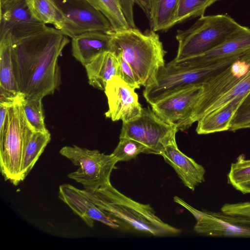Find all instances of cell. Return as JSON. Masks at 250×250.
Wrapping results in <instances>:
<instances>
[{"mask_svg":"<svg viewBox=\"0 0 250 250\" xmlns=\"http://www.w3.org/2000/svg\"><path fill=\"white\" fill-rule=\"evenodd\" d=\"M0 35L9 32L14 27L20 25L37 21L31 14L24 0L0 14ZM39 22V21H38Z\"/></svg>","mask_w":250,"mask_h":250,"instance_id":"obj_25","label":"cell"},{"mask_svg":"<svg viewBox=\"0 0 250 250\" xmlns=\"http://www.w3.org/2000/svg\"><path fill=\"white\" fill-rule=\"evenodd\" d=\"M250 48V29L242 27L226 41L210 50L195 57L168 64L181 68L208 66Z\"/></svg>","mask_w":250,"mask_h":250,"instance_id":"obj_14","label":"cell"},{"mask_svg":"<svg viewBox=\"0 0 250 250\" xmlns=\"http://www.w3.org/2000/svg\"><path fill=\"white\" fill-rule=\"evenodd\" d=\"M56 2L65 17L60 30L67 37L73 38L87 32L108 33L113 30L107 19L86 0H63Z\"/></svg>","mask_w":250,"mask_h":250,"instance_id":"obj_11","label":"cell"},{"mask_svg":"<svg viewBox=\"0 0 250 250\" xmlns=\"http://www.w3.org/2000/svg\"><path fill=\"white\" fill-rule=\"evenodd\" d=\"M107 34L111 36L110 51L131 66L141 86L154 84L159 70L166 64V51L158 34L152 30L142 32L136 27Z\"/></svg>","mask_w":250,"mask_h":250,"instance_id":"obj_2","label":"cell"},{"mask_svg":"<svg viewBox=\"0 0 250 250\" xmlns=\"http://www.w3.org/2000/svg\"><path fill=\"white\" fill-rule=\"evenodd\" d=\"M51 140L49 132L34 130L25 145L22 159L21 174L22 181L34 166Z\"/></svg>","mask_w":250,"mask_h":250,"instance_id":"obj_23","label":"cell"},{"mask_svg":"<svg viewBox=\"0 0 250 250\" xmlns=\"http://www.w3.org/2000/svg\"><path fill=\"white\" fill-rule=\"evenodd\" d=\"M161 155L173 168L185 186L190 190L194 191L205 181V168L181 151L176 140L168 144Z\"/></svg>","mask_w":250,"mask_h":250,"instance_id":"obj_16","label":"cell"},{"mask_svg":"<svg viewBox=\"0 0 250 250\" xmlns=\"http://www.w3.org/2000/svg\"><path fill=\"white\" fill-rule=\"evenodd\" d=\"M228 183L242 193L250 194V159L239 155L232 163L227 175Z\"/></svg>","mask_w":250,"mask_h":250,"instance_id":"obj_24","label":"cell"},{"mask_svg":"<svg viewBox=\"0 0 250 250\" xmlns=\"http://www.w3.org/2000/svg\"><path fill=\"white\" fill-rule=\"evenodd\" d=\"M134 2L142 9L147 17L148 18L149 15V0H134Z\"/></svg>","mask_w":250,"mask_h":250,"instance_id":"obj_35","label":"cell"},{"mask_svg":"<svg viewBox=\"0 0 250 250\" xmlns=\"http://www.w3.org/2000/svg\"><path fill=\"white\" fill-rule=\"evenodd\" d=\"M84 67L89 84L101 90H104L107 82L111 78L120 76L118 58L110 51L100 54Z\"/></svg>","mask_w":250,"mask_h":250,"instance_id":"obj_18","label":"cell"},{"mask_svg":"<svg viewBox=\"0 0 250 250\" xmlns=\"http://www.w3.org/2000/svg\"><path fill=\"white\" fill-rule=\"evenodd\" d=\"M72 39V55L84 66L100 54L110 50L111 36L104 32H87Z\"/></svg>","mask_w":250,"mask_h":250,"instance_id":"obj_17","label":"cell"},{"mask_svg":"<svg viewBox=\"0 0 250 250\" xmlns=\"http://www.w3.org/2000/svg\"><path fill=\"white\" fill-rule=\"evenodd\" d=\"M58 196L89 227H94V221L113 229L120 227V221L100 208L85 194L83 190L63 184L59 187Z\"/></svg>","mask_w":250,"mask_h":250,"instance_id":"obj_15","label":"cell"},{"mask_svg":"<svg viewBox=\"0 0 250 250\" xmlns=\"http://www.w3.org/2000/svg\"><path fill=\"white\" fill-rule=\"evenodd\" d=\"M24 0H0V14Z\"/></svg>","mask_w":250,"mask_h":250,"instance_id":"obj_34","label":"cell"},{"mask_svg":"<svg viewBox=\"0 0 250 250\" xmlns=\"http://www.w3.org/2000/svg\"><path fill=\"white\" fill-rule=\"evenodd\" d=\"M219 0H179L174 25L186 20L204 15L206 9Z\"/></svg>","mask_w":250,"mask_h":250,"instance_id":"obj_27","label":"cell"},{"mask_svg":"<svg viewBox=\"0 0 250 250\" xmlns=\"http://www.w3.org/2000/svg\"><path fill=\"white\" fill-rule=\"evenodd\" d=\"M242 53L204 67L181 68L167 63L159 70L156 83L145 87L143 96L152 105L177 91L194 85H202L229 65Z\"/></svg>","mask_w":250,"mask_h":250,"instance_id":"obj_6","label":"cell"},{"mask_svg":"<svg viewBox=\"0 0 250 250\" xmlns=\"http://www.w3.org/2000/svg\"><path fill=\"white\" fill-rule=\"evenodd\" d=\"M109 21L114 31L129 27L118 0H86Z\"/></svg>","mask_w":250,"mask_h":250,"instance_id":"obj_26","label":"cell"},{"mask_svg":"<svg viewBox=\"0 0 250 250\" xmlns=\"http://www.w3.org/2000/svg\"><path fill=\"white\" fill-rule=\"evenodd\" d=\"M174 201L186 208L195 217V231L198 234L218 237L250 238V220L224 213L199 210L175 196Z\"/></svg>","mask_w":250,"mask_h":250,"instance_id":"obj_10","label":"cell"},{"mask_svg":"<svg viewBox=\"0 0 250 250\" xmlns=\"http://www.w3.org/2000/svg\"><path fill=\"white\" fill-rule=\"evenodd\" d=\"M244 98H237L203 116L198 121L197 133L208 134L229 130L231 120Z\"/></svg>","mask_w":250,"mask_h":250,"instance_id":"obj_19","label":"cell"},{"mask_svg":"<svg viewBox=\"0 0 250 250\" xmlns=\"http://www.w3.org/2000/svg\"><path fill=\"white\" fill-rule=\"evenodd\" d=\"M242 27L226 15L203 16L189 28L177 32L178 62L204 54L216 47Z\"/></svg>","mask_w":250,"mask_h":250,"instance_id":"obj_4","label":"cell"},{"mask_svg":"<svg viewBox=\"0 0 250 250\" xmlns=\"http://www.w3.org/2000/svg\"><path fill=\"white\" fill-rule=\"evenodd\" d=\"M0 90L16 95L22 94L19 92L14 75L10 33L0 37Z\"/></svg>","mask_w":250,"mask_h":250,"instance_id":"obj_20","label":"cell"},{"mask_svg":"<svg viewBox=\"0 0 250 250\" xmlns=\"http://www.w3.org/2000/svg\"><path fill=\"white\" fill-rule=\"evenodd\" d=\"M21 101L8 107L4 126L0 129L1 173L5 180L15 186L22 181L23 153L27 141L34 131L26 118Z\"/></svg>","mask_w":250,"mask_h":250,"instance_id":"obj_5","label":"cell"},{"mask_svg":"<svg viewBox=\"0 0 250 250\" xmlns=\"http://www.w3.org/2000/svg\"><path fill=\"white\" fill-rule=\"evenodd\" d=\"M179 130L160 117L150 107L143 108L140 115L123 122L119 138L132 139L144 145L146 154L161 155L166 146L175 140Z\"/></svg>","mask_w":250,"mask_h":250,"instance_id":"obj_9","label":"cell"},{"mask_svg":"<svg viewBox=\"0 0 250 250\" xmlns=\"http://www.w3.org/2000/svg\"><path fill=\"white\" fill-rule=\"evenodd\" d=\"M179 0H149L151 30H166L174 25Z\"/></svg>","mask_w":250,"mask_h":250,"instance_id":"obj_21","label":"cell"},{"mask_svg":"<svg viewBox=\"0 0 250 250\" xmlns=\"http://www.w3.org/2000/svg\"><path fill=\"white\" fill-rule=\"evenodd\" d=\"M9 33L19 92L32 99L53 94L61 84L58 59L69 42L67 36L38 21L16 26Z\"/></svg>","mask_w":250,"mask_h":250,"instance_id":"obj_1","label":"cell"},{"mask_svg":"<svg viewBox=\"0 0 250 250\" xmlns=\"http://www.w3.org/2000/svg\"><path fill=\"white\" fill-rule=\"evenodd\" d=\"M21 104L26 118L34 130L48 132L44 124L42 99L24 98L21 101Z\"/></svg>","mask_w":250,"mask_h":250,"instance_id":"obj_28","label":"cell"},{"mask_svg":"<svg viewBox=\"0 0 250 250\" xmlns=\"http://www.w3.org/2000/svg\"><path fill=\"white\" fill-rule=\"evenodd\" d=\"M250 128V91L238 106L230 125L229 131Z\"/></svg>","mask_w":250,"mask_h":250,"instance_id":"obj_30","label":"cell"},{"mask_svg":"<svg viewBox=\"0 0 250 250\" xmlns=\"http://www.w3.org/2000/svg\"><path fill=\"white\" fill-rule=\"evenodd\" d=\"M119 142L112 155L119 161H128L141 153H146V147L139 142L128 138H119Z\"/></svg>","mask_w":250,"mask_h":250,"instance_id":"obj_29","label":"cell"},{"mask_svg":"<svg viewBox=\"0 0 250 250\" xmlns=\"http://www.w3.org/2000/svg\"><path fill=\"white\" fill-rule=\"evenodd\" d=\"M60 153L78 169L68 177L81 184L85 190H92L104 188L110 183V175L118 162L111 154L101 153L97 149L89 150L75 145L65 146Z\"/></svg>","mask_w":250,"mask_h":250,"instance_id":"obj_7","label":"cell"},{"mask_svg":"<svg viewBox=\"0 0 250 250\" xmlns=\"http://www.w3.org/2000/svg\"><path fill=\"white\" fill-rule=\"evenodd\" d=\"M135 90L119 76H115L109 80L104 90L108 105L106 118L114 122H126L139 116L143 107Z\"/></svg>","mask_w":250,"mask_h":250,"instance_id":"obj_13","label":"cell"},{"mask_svg":"<svg viewBox=\"0 0 250 250\" xmlns=\"http://www.w3.org/2000/svg\"><path fill=\"white\" fill-rule=\"evenodd\" d=\"M203 92L202 85H196L177 91L151 105L163 120L182 130L191 117Z\"/></svg>","mask_w":250,"mask_h":250,"instance_id":"obj_12","label":"cell"},{"mask_svg":"<svg viewBox=\"0 0 250 250\" xmlns=\"http://www.w3.org/2000/svg\"><path fill=\"white\" fill-rule=\"evenodd\" d=\"M117 57L120 65L119 77L131 87L139 89L141 86L140 80L131 66L121 56Z\"/></svg>","mask_w":250,"mask_h":250,"instance_id":"obj_32","label":"cell"},{"mask_svg":"<svg viewBox=\"0 0 250 250\" xmlns=\"http://www.w3.org/2000/svg\"><path fill=\"white\" fill-rule=\"evenodd\" d=\"M83 190L100 208L137 230L156 236L176 234L181 231L163 221L150 205L141 204L126 196L111 184L95 190Z\"/></svg>","mask_w":250,"mask_h":250,"instance_id":"obj_3","label":"cell"},{"mask_svg":"<svg viewBox=\"0 0 250 250\" xmlns=\"http://www.w3.org/2000/svg\"><path fill=\"white\" fill-rule=\"evenodd\" d=\"M250 70V48L203 84V92L182 131L188 129L208 114L212 105L234 87Z\"/></svg>","mask_w":250,"mask_h":250,"instance_id":"obj_8","label":"cell"},{"mask_svg":"<svg viewBox=\"0 0 250 250\" xmlns=\"http://www.w3.org/2000/svg\"><path fill=\"white\" fill-rule=\"evenodd\" d=\"M222 212L250 220V202L226 203L221 207Z\"/></svg>","mask_w":250,"mask_h":250,"instance_id":"obj_31","label":"cell"},{"mask_svg":"<svg viewBox=\"0 0 250 250\" xmlns=\"http://www.w3.org/2000/svg\"><path fill=\"white\" fill-rule=\"evenodd\" d=\"M129 27H136L133 14L134 0H118Z\"/></svg>","mask_w":250,"mask_h":250,"instance_id":"obj_33","label":"cell"},{"mask_svg":"<svg viewBox=\"0 0 250 250\" xmlns=\"http://www.w3.org/2000/svg\"><path fill=\"white\" fill-rule=\"evenodd\" d=\"M26 2L33 17L38 21L53 24L61 30L65 17L55 0H26Z\"/></svg>","mask_w":250,"mask_h":250,"instance_id":"obj_22","label":"cell"}]
</instances>
